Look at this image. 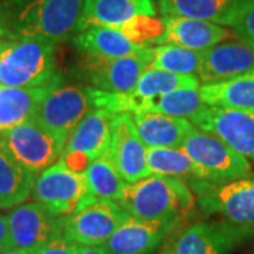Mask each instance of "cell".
<instances>
[{
  "label": "cell",
  "mask_w": 254,
  "mask_h": 254,
  "mask_svg": "<svg viewBox=\"0 0 254 254\" xmlns=\"http://www.w3.org/2000/svg\"><path fill=\"white\" fill-rule=\"evenodd\" d=\"M55 47L40 40L0 41V85L37 88L60 81Z\"/></svg>",
  "instance_id": "cell-3"
},
{
  "label": "cell",
  "mask_w": 254,
  "mask_h": 254,
  "mask_svg": "<svg viewBox=\"0 0 254 254\" xmlns=\"http://www.w3.org/2000/svg\"><path fill=\"white\" fill-rule=\"evenodd\" d=\"M11 249L38 252L61 235V218L54 216L38 202H24L7 215Z\"/></svg>",
  "instance_id": "cell-14"
},
{
  "label": "cell",
  "mask_w": 254,
  "mask_h": 254,
  "mask_svg": "<svg viewBox=\"0 0 254 254\" xmlns=\"http://www.w3.org/2000/svg\"><path fill=\"white\" fill-rule=\"evenodd\" d=\"M83 173L89 192L96 200L118 202L127 185L113 163L110 151L92 161Z\"/></svg>",
  "instance_id": "cell-26"
},
{
  "label": "cell",
  "mask_w": 254,
  "mask_h": 254,
  "mask_svg": "<svg viewBox=\"0 0 254 254\" xmlns=\"http://www.w3.org/2000/svg\"><path fill=\"white\" fill-rule=\"evenodd\" d=\"M155 14L154 0H83L79 30L96 26L122 27L137 17H155Z\"/></svg>",
  "instance_id": "cell-19"
},
{
  "label": "cell",
  "mask_w": 254,
  "mask_h": 254,
  "mask_svg": "<svg viewBox=\"0 0 254 254\" xmlns=\"http://www.w3.org/2000/svg\"><path fill=\"white\" fill-rule=\"evenodd\" d=\"M109 151L126 184H133L151 175L147 164V147L137 133L131 113L115 115Z\"/></svg>",
  "instance_id": "cell-16"
},
{
  "label": "cell",
  "mask_w": 254,
  "mask_h": 254,
  "mask_svg": "<svg viewBox=\"0 0 254 254\" xmlns=\"http://www.w3.org/2000/svg\"><path fill=\"white\" fill-rule=\"evenodd\" d=\"M230 30L235 33L237 38L254 46V1Z\"/></svg>",
  "instance_id": "cell-30"
},
{
  "label": "cell",
  "mask_w": 254,
  "mask_h": 254,
  "mask_svg": "<svg viewBox=\"0 0 254 254\" xmlns=\"http://www.w3.org/2000/svg\"><path fill=\"white\" fill-rule=\"evenodd\" d=\"M78 254H106L103 247H81Z\"/></svg>",
  "instance_id": "cell-33"
},
{
  "label": "cell",
  "mask_w": 254,
  "mask_h": 254,
  "mask_svg": "<svg viewBox=\"0 0 254 254\" xmlns=\"http://www.w3.org/2000/svg\"><path fill=\"white\" fill-rule=\"evenodd\" d=\"M198 168L200 181L225 184L252 175V164L218 137L192 127L181 147Z\"/></svg>",
  "instance_id": "cell-4"
},
{
  "label": "cell",
  "mask_w": 254,
  "mask_h": 254,
  "mask_svg": "<svg viewBox=\"0 0 254 254\" xmlns=\"http://www.w3.org/2000/svg\"><path fill=\"white\" fill-rule=\"evenodd\" d=\"M137 133L147 148H181L193 125L188 119L154 112L133 115Z\"/></svg>",
  "instance_id": "cell-22"
},
{
  "label": "cell",
  "mask_w": 254,
  "mask_h": 254,
  "mask_svg": "<svg viewBox=\"0 0 254 254\" xmlns=\"http://www.w3.org/2000/svg\"><path fill=\"white\" fill-rule=\"evenodd\" d=\"M190 122L218 137L237 154L254 161V113L206 105Z\"/></svg>",
  "instance_id": "cell-13"
},
{
  "label": "cell",
  "mask_w": 254,
  "mask_h": 254,
  "mask_svg": "<svg viewBox=\"0 0 254 254\" xmlns=\"http://www.w3.org/2000/svg\"><path fill=\"white\" fill-rule=\"evenodd\" d=\"M205 106L206 105L200 98L199 88H187L155 98L145 112L163 113L167 116L190 120Z\"/></svg>",
  "instance_id": "cell-29"
},
{
  "label": "cell",
  "mask_w": 254,
  "mask_h": 254,
  "mask_svg": "<svg viewBox=\"0 0 254 254\" xmlns=\"http://www.w3.org/2000/svg\"><path fill=\"white\" fill-rule=\"evenodd\" d=\"M147 164L151 175L200 181L196 165L182 148H147Z\"/></svg>",
  "instance_id": "cell-28"
},
{
  "label": "cell",
  "mask_w": 254,
  "mask_h": 254,
  "mask_svg": "<svg viewBox=\"0 0 254 254\" xmlns=\"http://www.w3.org/2000/svg\"><path fill=\"white\" fill-rule=\"evenodd\" d=\"M202 53L173 44H160L150 47L148 68L161 69L175 75H199Z\"/></svg>",
  "instance_id": "cell-27"
},
{
  "label": "cell",
  "mask_w": 254,
  "mask_h": 254,
  "mask_svg": "<svg viewBox=\"0 0 254 254\" xmlns=\"http://www.w3.org/2000/svg\"><path fill=\"white\" fill-rule=\"evenodd\" d=\"M254 237V227L230 222H198L185 227L171 246L173 254H230Z\"/></svg>",
  "instance_id": "cell-11"
},
{
  "label": "cell",
  "mask_w": 254,
  "mask_h": 254,
  "mask_svg": "<svg viewBox=\"0 0 254 254\" xmlns=\"http://www.w3.org/2000/svg\"><path fill=\"white\" fill-rule=\"evenodd\" d=\"M128 218L118 202L95 200L61 218V236L81 247H102Z\"/></svg>",
  "instance_id": "cell-10"
},
{
  "label": "cell",
  "mask_w": 254,
  "mask_h": 254,
  "mask_svg": "<svg viewBox=\"0 0 254 254\" xmlns=\"http://www.w3.org/2000/svg\"><path fill=\"white\" fill-rule=\"evenodd\" d=\"M113 118L108 110H91L68 137L60 160L72 170L85 171L92 161L109 151Z\"/></svg>",
  "instance_id": "cell-12"
},
{
  "label": "cell",
  "mask_w": 254,
  "mask_h": 254,
  "mask_svg": "<svg viewBox=\"0 0 254 254\" xmlns=\"http://www.w3.org/2000/svg\"><path fill=\"white\" fill-rule=\"evenodd\" d=\"M18 1H23V0H0V7H4V6H9V4H14Z\"/></svg>",
  "instance_id": "cell-35"
},
{
  "label": "cell",
  "mask_w": 254,
  "mask_h": 254,
  "mask_svg": "<svg viewBox=\"0 0 254 254\" xmlns=\"http://www.w3.org/2000/svg\"><path fill=\"white\" fill-rule=\"evenodd\" d=\"M60 81L37 88L0 85V136L36 116L40 103Z\"/></svg>",
  "instance_id": "cell-23"
},
{
  "label": "cell",
  "mask_w": 254,
  "mask_h": 254,
  "mask_svg": "<svg viewBox=\"0 0 254 254\" xmlns=\"http://www.w3.org/2000/svg\"><path fill=\"white\" fill-rule=\"evenodd\" d=\"M36 175L11 155L0 138V209H13L31 196Z\"/></svg>",
  "instance_id": "cell-25"
},
{
  "label": "cell",
  "mask_w": 254,
  "mask_h": 254,
  "mask_svg": "<svg viewBox=\"0 0 254 254\" xmlns=\"http://www.w3.org/2000/svg\"><path fill=\"white\" fill-rule=\"evenodd\" d=\"M163 36L154 46L173 44L203 53L232 36L229 27L199 18L163 14Z\"/></svg>",
  "instance_id": "cell-18"
},
{
  "label": "cell",
  "mask_w": 254,
  "mask_h": 254,
  "mask_svg": "<svg viewBox=\"0 0 254 254\" xmlns=\"http://www.w3.org/2000/svg\"><path fill=\"white\" fill-rule=\"evenodd\" d=\"M31 198L57 218H64L95 202L89 192L85 173L69 168L61 160L38 174Z\"/></svg>",
  "instance_id": "cell-5"
},
{
  "label": "cell",
  "mask_w": 254,
  "mask_h": 254,
  "mask_svg": "<svg viewBox=\"0 0 254 254\" xmlns=\"http://www.w3.org/2000/svg\"><path fill=\"white\" fill-rule=\"evenodd\" d=\"M199 93L208 106L254 113V69L229 81L203 83Z\"/></svg>",
  "instance_id": "cell-24"
},
{
  "label": "cell",
  "mask_w": 254,
  "mask_h": 254,
  "mask_svg": "<svg viewBox=\"0 0 254 254\" xmlns=\"http://www.w3.org/2000/svg\"><path fill=\"white\" fill-rule=\"evenodd\" d=\"M81 246L75 245L64 236H57L46 246H43L36 254H78Z\"/></svg>",
  "instance_id": "cell-31"
},
{
  "label": "cell",
  "mask_w": 254,
  "mask_h": 254,
  "mask_svg": "<svg viewBox=\"0 0 254 254\" xmlns=\"http://www.w3.org/2000/svg\"><path fill=\"white\" fill-rule=\"evenodd\" d=\"M254 0H157L163 14L199 18L232 28Z\"/></svg>",
  "instance_id": "cell-20"
},
{
  "label": "cell",
  "mask_w": 254,
  "mask_h": 254,
  "mask_svg": "<svg viewBox=\"0 0 254 254\" xmlns=\"http://www.w3.org/2000/svg\"><path fill=\"white\" fill-rule=\"evenodd\" d=\"M95 108L91 86L61 81L47 93L34 118L66 144L75 127Z\"/></svg>",
  "instance_id": "cell-6"
},
{
  "label": "cell",
  "mask_w": 254,
  "mask_h": 254,
  "mask_svg": "<svg viewBox=\"0 0 254 254\" xmlns=\"http://www.w3.org/2000/svg\"><path fill=\"white\" fill-rule=\"evenodd\" d=\"M150 48L138 55L122 58H99L83 55L75 65L79 81L88 86L108 93H126L136 88L141 73L148 68Z\"/></svg>",
  "instance_id": "cell-9"
},
{
  "label": "cell",
  "mask_w": 254,
  "mask_h": 254,
  "mask_svg": "<svg viewBox=\"0 0 254 254\" xmlns=\"http://www.w3.org/2000/svg\"><path fill=\"white\" fill-rule=\"evenodd\" d=\"M72 46L83 55L99 58H122L145 53L151 46L131 41L118 27H88L72 37Z\"/></svg>",
  "instance_id": "cell-21"
},
{
  "label": "cell",
  "mask_w": 254,
  "mask_h": 254,
  "mask_svg": "<svg viewBox=\"0 0 254 254\" xmlns=\"http://www.w3.org/2000/svg\"><path fill=\"white\" fill-rule=\"evenodd\" d=\"M254 69V46L237 38L222 41L202 53L200 85L229 81Z\"/></svg>",
  "instance_id": "cell-17"
},
{
  "label": "cell",
  "mask_w": 254,
  "mask_h": 254,
  "mask_svg": "<svg viewBox=\"0 0 254 254\" xmlns=\"http://www.w3.org/2000/svg\"><path fill=\"white\" fill-rule=\"evenodd\" d=\"M11 249V240H10L9 220L7 215L0 213V253Z\"/></svg>",
  "instance_id": "cell-32"
},
{
  "label": "cell",
  "mask_w": 254,
  "mask_h": 254,
  "mask_svg": "<svg viewBox=\"0 0 254 254\" xmlns=\"http://www.w3.org/2000/svg\"><path fill=\"white\" fill-rule=\"evenodd\" d=\"M83 0H23L0 7V41L40 40L58 46L79 30Z\"/></svg>",
  "instance_id": "cell-1"
},
{
  "label": "cell",
  "mask_w": 254,
  "mask_h": 254,
  "mask_svg": "<svg viewBox=\"0 0 254 254\" xmlns=\"http://www.w3.org/2000/svg\"><path fill=\"white\" fill-rule=\"evenodd\" d=\"M0 138L18 163L36 177L58 163L65 148V141L36 118L3 133Z\"/></svg>",
  "instance_id": "cell-8"
},
{
  "label": "cell",
  "mask_w": 254,
  "mask_h": 254,
  "mask_svg": "<svg viewBox=\"0 0 254 254\" xmlns=\"http://www.w3.org/2000/svg\"><path fill=\"white\" fill-rule=\"evenodd\" d=\"M161 254H173L171 253V247H168V249H165V250H164L163 253Z\"/></svg>",
  "instance_id": "cell-36"
},
{
  "label": "cell",
  "mask_w": 254,
  "mask_h": 254,
  "mask_svg": "<svg viewBox=\"0 0 254 254\" xmlns=\"http://www.w3.org/2000/svg\"><path fill=\"white\" fill-rule=\"evenodd\" d=\"M190 190L205 215H220L230 223L254 227V178L225 184L190 182Z\"/></svg>",
  "instance_id": "cell-7"
},
{
  "label": "cell",
  "mask_w": 254,
  "mask_h": 254,
  "mask_svg": "<svg viewBox=\"0 0 254 254\" xmlns=\"http://www.w3.org/2000/svg\"><path fill=\"white\" fill-rule=\"evenodd\" d=\"M181 222L178 218L140 219L130 216L102 246L106 254H153Z\"/></svg>",
  "instance_id": "cell-15"
},
{
  "label": "cell",
  "mask_w": 254,
  "mask_h": 254,
  "mask_svg": "<svg viewBox=\"0 0 254 254\" xmlns=\"http://www.w3.org/2000/svg\"><path fill=\"white\" fill-rule=\"evenodd\" d=\"M195 202V193L187 182L163 175H148L127 184L118 200L130 216L140 219H181Z\"/></svg>",
  "instance_id": "cell-2"
},
{
  "label": "cell",
  "mask_w": 254,
  "mask_h": 254,
  "mask_svg": "<svg viewBox=\"0 0 254 254\" xmlns=\"http://www.w3.org/2000/svg\"><path fill=\"white\" fill-rule=\"evenodd\" d=\"M0 254H36L34 252H27V250H18V249H9L6 252Z\"/></svg>",
  "instance_id": "cell-34"
}]
</instances>
